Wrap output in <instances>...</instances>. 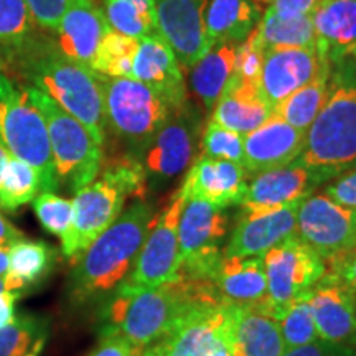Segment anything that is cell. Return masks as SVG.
<instances>
[{"mask_svg":"<svg viewBox=\"0 0 356 356\" xmlns=\"http://www.w3.org/2000/svg\"><path fill=\"white\" fill-rule=\"evenodd\" d=\"M208 300H221L211 282L181 273L170 282L152 289L122 282L104 300L99 335L115 333L145 350L162 340L191 307Z\"/></svg>","mask_w":356,"mask_h":356,"instance_id":"cell-1","label":"cell"},{"mask_svg":"<svg viewBox=\"0 0 356 356\" xmlns=\"http://www.w3.org/2000/svg\"><path fill=\"white\" fill-rule=\"evenodd\" d=\"M19 71L29 86L37 88L76 118L97 144H106V115L101 76L88 66L70 60L56 43L32 38L3 60Z\"/></svg>","mask_w":356,"mask_h":356,"instance_id":"cell-2","label":"cell"},{"mask_svg":"<svg viewBox=\"0 0 356 356\" xmlns=\"http://www.w3.org/2000/svg\"><path fill=\"white\" fill-rule=\"evenodd\" d=\"M155 216L152 203L136 202L84 249L74 261L70 277L74 302H104L121 286L136 264Z\"/></svg>","mask_w":356,"mask_h":356,"instance_id":"cell-3","label":"cell"},{"mask_svg":"<svg viewBox=\"0 0 356 356\" xmlns=\"http://www.w3.org/2000/svg\"><path fill=\"white\" fill-rule=\"evenodd\" d=\"M149 193L145 173L131 154L102 162L99 175L73 198V226L61 239V251L71 261L109 228L122 213L127 197L145 200Z\"/></svg>","mask_w":356,"mask_h":356,"instance_id":"cell-4","label":"cell"},{"mask_svg":"<svg viewBox=\"0 0 356 356\" xmlns=\"http://www.w3.org/2000/svg\"><path fill=\"white\" fill-rule=\"evenodd\" d=\"M296 160L328 177L356 168V68L350 60L332 66V89L305 134Z\"/></svg>","mask_w":356,"mask_h":356,"instance_id":"cell-5","label":"cell"},{"mask_svg":"<svg viewBox=\"0 0 356 356\" xmlns=\"http://www.w3.org/2000/svg\"><path fill=\"white\" fill-rule=\"evenodd\" d=\"M0 140L12 157L32 165L42 178L43 191L60 186L42 111L30 99L24 84L12 83L0 70Z\"/></svg>","mask_w":356,"mask_h":356,"instance_id":"cell-6","label":"cell"},{"mask_svg":"<svg viewBox=\"0 0 356 356\" xmlns=\"http://www.w3.org/2000/svg\"><path fill=\"white\" fill-rule=\"evenodd\" d=\"M30 99L42 111L47 122L58 181H65L71 191L88 186L99 175L104 152L76 118L61 109L37 88L24 84Z\"/></svg>","mask_w":356,"mask_h":356,"instance_id":"cell-7","label":"cell"},{"mask_svg":"<svg viewBox=\"0 0 356 356\" xmlns=\"http://www.w3.org/2000/svg\"><path fill=\"white\" fill-rule=\"evenodd\" d=\"M101 76L106 127L136 154L173 111L157 92L134 78Z\"/></svg>","mask_w":356,"mask_h":356,"instance_id":"cell-8","label":"cell"},{"mask_svg":"<svg viewBox=\"0 0 356 356\" xmlns=\"http://www.w3.org/2000/svg\"><path fill=\"white\" fill-rule=\"evenodd\" d=\"M202 140V118L186 102L173 111L163 126L131 154L140 163L150 188H163L193 163Z\"/></svg>","mask_w":356,"mask_h":356,"instance_id":"cell-9","label":"cell"},{"mask_svg":"<svg viewBox=\"0 0 356 356\" xmlns=\"http://www.w3.org/2000/svg\"><path fill=\"white\" fill-rule=\"evenodd\" d=\"M228 234L225 208L188 197L178 221V273L210 282Z\"/></svg>","mask_w":356,"mask_h":356,"instance_id":"cell-10","label":"cell"},{"mask_svg":"<svg viewBox=\"0 0 356 356\" xmlns=\"http://www.w3.org/2000/svg\"><path fill=\"white\" fill-rule=\"evenodd\" d=\"M231 310L222 300L191 307L162 340L149 346L154 356H233L229 346Z\"/></svg>","mask_w":356,"mask_h":356,"instance_id":"cell-11","label":"cell"},{"mask_svg":"<svg viewBox=\"0 0 356 356\" xmlns=\"http://www.w3.org/2000/svg\"><path fill=\"white\" fill-rule=\"evenodd\" d=\"M267 280V297L275 312L310 291L327 273L323 257L297 236L259 256Z\"/></svg>","mask_w":356,"mask_h":356,"instance_id":"cell-12","label":"cell"},{"mask_svg":"<svg viewBox=\"0 0 356 356\" xmlns=\"http://www.w3.org/2000/svg\"><path fill=\"white\" fill-rule=\"evenodd\" d=\"M188 198L185 185L181 184L165 208L157 213L149 236L145 238L129 277V286L152 289L167 284L178 275V221Z\"/></svg>","mask_w":356,"mask_h":356,"instance_id":"cell-13","label":"cell"},{"mask_svg":"<svg viewBox=\"0 0 356 356\" xmlns=\"http://www.w3.org/2000/svg\"><path fill=\"white\" fill-rule=\"evenodd\" d=\"M296 236L317 251L325 262L356 249V210L341 207L323 191L302 200Z\"/></svg>","mask_w":356,"mask_h":356,"instance_id":"cell-14","label":"cell"},{"mask_svg":"<svg viewBox=\"0 0 356 356\" xmlns=\"http://www.w3.org/2000/svg\"><path fill=\"white\" fill-rule=\"evenodd\" d=\"M328 181L320 170L293 160L289 165L261 172L248 180L241 211H269L300 203Z\"/></svg>","mask_w":356,"mask_h":356,"instance_id":"cell-15","label":"cell"},{"mask_svg":"<svg viewBox=\"0 0 356 356\" xmlns=\"http://www.w3.org/2000/svg\"><path fill=\"white\" fill-rule=\"evenodd\" d=\"M207 7L208 0H155L159 33L170 44L184 71L210 51L204 32Z\"/></svg>","mask_w":356,"mask_h":356,"instance_id":"cell-16","label":"cell"},{"mask_svg":"<svg viewBox=\"0 0 356 356\" xmlns=\"http://www.w3.org/2000/svg\"><path fill=\"white\" fill-rule=\"evenodd\" d=\"M132 78L157 92L172 111L181 109L188 102L184 70L170 44L159 32L139 40L132 65Z\"/></svg>","mask_w":356,"mask_h":356,"instance_id":"cell-17","label":"cell"},{"mask_svg":"<svg viewBox=\"0 0 356 356\" xmlns=\"http://www.w3.org/2000/svg\"><path fill=\"white\" fill-rule=\"evenodd\" d=\"M309 304L320 340L356 345V296L340 279L325 273L309 291Z\"/></svg>","mask_w":356,"mask_h":356,"instance_id":"cell-18","label":"cell"},{"mask_svg":"<svg viewBox=\"0 0 356 356\" xmlns=\"http://www.w3.org/2000/svg\"><path fill=\"white\" fill-rule=\"evenodd\" d=\"M323 61L317 47L266 50L259 89L267 104L273 109L277 108L287 96L317 76Z\"/></svg>","mask_w":356,"mask_h":356,"instance_id":"cell-19","label":"cell"},{"mask_svg":"<svg viewBox=\"0 0 356 356\" xmlns=\"http://www.w3.org/2000/svg\"><path fill=\"white\" fill-rule=\"evenodd\" d=\"M299 204L293 203L269 211H241L222 254L236 257L262 256L269 249L287 241L296 236Z\"/></svg>","mask_w":356,"mask_h":356,"instance_id":"cell-20","label":"cell"},{"mask_svg":"<svg viewBox=\"0 0 356 356\" xmlns=\"http://www.w3.org/2000/svg\"><path fill=\"white\" fill-rule=\"evenodd\" d=\"M304 145L305 132L273 114L261 127L244 136L243 167L248 177H252L289 165L302 154Z\"/></svg>","mask_w":356,"mask_h":356,"instance_id":"cell-21","label":"cell"},{"mask_svg":"<svg viewBox=\"0 0 356 356\" xmlns=\"http://www.w3.org/2000/svg\"><path fill=\"white\" fill-rule=\"evenodd\" d=\"M111 26L95 0H73L56 29L58 50L92 70L102 38Z\"/></svg>","mask_w":356,"mask_h":356,"instance_id":"cell-22","label":"cell"},{"mask_svg":"<svg viewBox=\"0 0 356 356\" xmlns=\"http://www.w3.org/2000/svg\"><path fill=\"white\" fill-rule=\"evenodd\" d=\"M248 172L229 160H213L198 155L185 175L184 185L188 197L204 200L220 208L243 202L248 188Z\"/></svg>","mask_w":356,"mask_h":356,"instance_id":"cell-23","label":"cell"},{"mask_svg":"<svg viewBox=\"0 0 356 356\" xmlns=\"http://www.w3.org/2000/svg\"><path fill=\"white\" fill-rule=\"evenodd\" d=\"M229 346L233 356H282L286 351L270 304L231 310Z\"/></svg>","mask_w":356,"mask_h":356,"instance_id":"cell-24","label":"cell"},{"mask_svg":"<svg viewBox=\"0 0 356 356\" xmlns=\"http://www.w3.org/2000/svg\"><path fill=\"white\" fill-rule=\"evenodd\" d=\"M222 302L236 307H256L269 304L267 280L259 256H225L218 262L210 277Z\"/></svg>","mask_w":356,"mask_h":356,"instance_id":"cell-25","label":"cell"},{"mask_svg":"<svg viewBox=\"0 0 356 356\" xmlns=\"http://www.w3.org/2000/svg\"><path fill=\"white\" fill-rule=\"evenodd\" d=\"M312 17L320 56L332 66L348 60L356 44V0H322Z\"/></svg>","mask_w":356,"mask_h":356,"instance_id":"cell-26","label":"cell"},{"mask_svg":"<svg viewBox=\"0 0 356 356\" xmlns=\"http://www.w3.org/2000/svg\"><path fill=\"white\" fill-rule=\"evenodd\" d=\"M273 114L274 109L261 95L259 84L239 81L231 76L210 119L244 137L261 127Z\"/></svg>","mask_w":356,"mask_h":356,"instance_id":"cell-27","label":"cell"},{"mask_svg":"<svg viewBox=\"0 0 356 356\" xmlns=\"http://www.w3.org/2000/svg\"><path fill=\"white\" fill-rule=\"evenodd\" d=\"M261 20L256 0H210L204 13L208 47L244 42Z\"/></svg>","mask_w":356,"mask_h":356,"instance_id":"cell-28","label":"cell"},{"mask_svg":"<svg viewBox=\"0 0 356 356\" xmlns=\"http://www.w3.org/2000/svg\"><path fill=\"white\" fill-rule=\"evenodd\" d=\"M236 47L238 44L225 43L211 48L207 55L200 58L197 63L186 71L190 73L188 81L191 91L208 113L215 109L218 99L233 76Z\"/></svg>","mask_w":356,"mask_h":356,"instance_id":"cell-29","label":"cell"},{"mask_svg":"<svg viewBox=\"0 0 356 356\" xmlns=\"http://www.w3.org/2000/svg\"><path fill=\"white\" fill-rule=\"evenodd\" d=\"M55 261V248L43 241L13 243L8 251V273L3 277L6 291L22 293L38 284L50 273Z\"/></svg>","mask_w":356,"mask_h":356,"instance_id":"cell-30","label":"cell"},{"mask_svg":"<svg viewBox=\"0 0 356 356\" xmlns=\"http://www.w3.org/2000/svg\"><path fill=\"white\" fill-rule=\"evenodd\" d=\"M332 89V63L325 60L322 68L312 81L287 96L277 108L274 114L282 118L284 121L291 124L299 131H309L312 122L315 121L320 111H322L325 101Z\"/></svg>","mask_w":356,"mask_h":356,"instance_id":"cell-31","label":"cell"},{"mask_svg":"<svg viewBox=\"0 0 356 356\" xmlns=\"http://www.w3.org/2000/svg\"><path fill=\"white\" fill-rule=\"evenodd\" d=\"M257 38L264 50L270 48H305L317 47L314 17H293L282 19L273 10L266 8L256 26Z\"/></svg>","mask_w":356,"mask_h":356,"instance_id":"cell-32","label":"cell"},{"mask_svg":"<svg viewBox=\"0 0 356 356\" xmlns=\"http://www.w3.org/2000/svg\"><path fill=\"white\" fill-rule=\"evenodd\" d=\"M42 193V178L32 165L8 154L0 178V210L15 211Z\"/></svg>","mask_w":356,"mask_h":356,"instance_id":"cell-33","label":"cell"},{"mask_svg":"<svg viewBox=\"0 0 356 356\" xmlns=\"http://www.w3.org/2000/svg\"><path fill=\"white\" fill-rule=\"evenodd\" d=\"M35 26L25 0H0V58L6 60L25 47Z\"/></svg>","mask_w":356,"mask_h":356,"instance_id":"cell-34","label":"cell"},{"mask_svg":"<svg viewBox=\"0 0 356 356\" xmlns=\"http://www.w3.org/2000/svg\"><path fill=\"white\" fill-rule=\"evenodd\" d=\"M139 40L126 37L111 29L102 38L92 71L108 78H132V65Z\"/></svg>","mask_w":356,"mask_h":356,"instance_id":"cell-35","label":"cell"},{"mask_svg":"<svg viewBox=\"0 0 356 356\" xmlns=\"http://www.w3.org/2000/svg\"><path fill=\"white\" fill-rule=\"evenodd\" d=\"M48 330L42 318L19 315L7 327L0 328V356L35 355L43 348Z\"/></svg>","mask_w":356,"mask_h":356,"instance_id":"cell-36","label":"cell"},{"mask_svg":"<svg viewBox=\"0 0 356 356\" xmlns=\"http://www.w3.org/2000/svg\"><path fill=\"white\" fill-rule=\"evenodd\" d=\"M280 333L287 348L309 345L318 340L317 328H315L314 315H312L309 304V292L293 299L291 304L275 312Z\"/></svg>","mask_w":356,"mask_h":356,"instance_id":"cell-37","label":"cell"},{"mask_svg":"<svg viewBox=\"0 0 356 356\" xmlns=\"http://www.w3.org/2000/svg\"><path fill=\"white\" fill-rule=\"evenodd\" d=\"M102 10L111 29L126 37L140 40L145 35L159 32L157 17L142 10L131 0H106Z\"/></svg>","mask_w":356,"mask_h":356,"instance_id":"cell-38","label":"cell"},{"mask_svg":"<svg viewBox=\"0 0 356 356\" xmlns=\"http://www.w3.org/2000/svg\"><path fill=\"white\" fill-rule=\"evenodd\" d=\"M33 211L37 215L40 225L48 233L65 239L73 226V200L63 198L55 191H43L33 200Z\"/></svg>","mask_w":356,"mask_h":356,"instance_id":"cell-39","label":"cell"},{"mask_svg":"<svg viewBox=\"0 0 356 356\" xmlns=\"http://www.w3.org/2000/svg\"><path fill=\"white\" fill-rule=\"evenodd\" d=\"M203 157L213 160H229L243 165L244 160V137L238 132L220 126L215 121H208L200 140Z\"/></svg>","mask_w":356,"mask_h":356,"instance_id":"cell-40","label":"cell"},{"mask_svg":"<svg viewBox=\"0 0 356 356\" xmlns=\"http://www.w3.org/2000/svg\"><path fill=\"white\" fill-rule=\"evenodd\" d=\"M264 47L257 38L256 29L251 35L236 47V61L233 78L239 81L259 84L262 60H264Z\"/></svg>","mask_w":356,"mask_h":356,"instance_id":"cell-41","label":"cell"},{"mask_svg":"<svg viewBox=\"0 0 356 356\" xmlns=\"http://www.w3.org/2000/svg\"><path fill=\"white\" fill-rule=\"evenodd\" d=\"M71 2L73 0H25L35 24L48 32H56L60 20L63 19Z\"/></svg>","mask_w":356,"mask_h":356,"instance_id":"cell-42","label":"cell"},{"mask_svg":"<svg viewBox=\"0 0 356 356\" xmlns=\"http://www.w3.org/2000/svg\"><path fill=\"white\" fill-rule=\"evenodd\" d=\"M323 193L341 207L356 210V168L333 177L323 186Z\"/></svg>","mask_w":356,"mask_h":356,"instance_id":"cell-43","label":"cell"},{"mask_svg":"<svg viewBox=\"0 0 356 356\" xmlns=\"http://www.w3.org/2000/svg\"><path fill=\"white\" fill-rule=\"evenodd\" d=\"M88 356H144V350L115 333H101L99 343Z\"/></svg>","mask_w":356,"mask_h":356,"instance_id":"cell-44","label":"cell"},{"mask_svg":"<svg viewBox=\"0 0 356 356\" xmlns=\"http://www.w3.org/2000/svg\"><path fill=\"white\" fill-rule=\"evenodd\" d=\"M282 356H356V348L348 345L330 343L318 338L309 345L287 348Z\"/></svg>","mask_w":356,"mask_h":356,"instance_id":"cell-45","label":"cell"},{"mask_svg":"<svg viewBox=\"0 0 356 356\" xmlns=\"http://www.w3.org/2000/svg\"><path fill=\"white\" fill-rule=\"evenodd\" d=\"M325 264H327V273L340 279L356 296V249L325 262Z\"/></svg>","mask_w":356,"mask_h":356,"instance_id":"cell-46","label":"cell"},{"mask_svg":"<svg viewBox=\"0 0 356 356\" xmlns=\"http://www.w3.org/2000/svg\"><path fill=\"white\" fill-rule=\"evenodd\" d=\"M320 2L322 0H274L267 8L282 19H293V17L314 15Z\"/></svg>","mask_w":356,"mask_h":356,"instance_id":"cell-47","label":"cell"},{"mask_svg":"<svg viewBox=\"0 0 356 356\" xmlns=\"http://www.w3.org/2000/svg\"><path fill=\"white\" fill-rule=\"evenodd\" d=\"M20 293L12 291L0 292V328L7 327L15 320V304Z\"/></svg>","mask_w":356,"mask_h":356,"instance_id":"cell-48","label":"cell"},{"mask_svg":"<svg viewBox=\"0 0 356 356\" xmlns=\"http://www.w3.org/2000/svg\"><path fill=\"white\" fill-rule=\"evenodd\" d=\"M24 239V233L15 228L10 221L6 220V216L0 213V246L10 248L13 243Z\"/></svg>","mask_w":356,"mask_h":356,"instance_id":"cell-49","label":"cell"},{"mask_svg":"<svg viewBox=\"0 0 356 356\" xmlns=\"http://www.w3.org/2000/svg\"><path fill=\"white\" fill-rule=\"evenodd\" d=\"M8 246H0V279H3L8 273Z\"/></svg>","mask_w":356,"mask_h":356,"instance_id":"cell-50","label":"cell"},{"mask_svg":"<svg viewBox=\"0 0 356 356\" xmlns=\"http://www.w3.org/2000/svg\"><path fill=\"white\" fill-rule=\"evenodd\" d=\"M131 2L136 3L137 7H140L142 10L154 13L155 15V0H131Z\"/></svg>","mask_w":356,"mask_h":356,"instance_id":"cell-51","label":"cell"},{"mask_svg":"<svg viewBox=\"0 0 356 356\" xmlns=\"http://www.w3.org/2000/svg\"><path fill=\"white\" fill-rule=\"evenodd\" d=\"M7 159H8V152H7L6 145H3V144H2V140H0V178H2L3 168H6Z\"/></svg>","mask_w":356,"mask_h":356,"instance_id":"cell-52","label":"cell"},{"mask_svg":"<svg viewBox=\"0 0 356 356\" xmlns=\"http://www.w3.org/2000/svg\"><path fill=\"white\" fill-rule=\"evenodd\" d=\"M348 60L351 61V63H353V66L356 68V44L353 47V50H351L350 56H348Z\"/></svg>","mask_w":356,"mask_h":356,"instance_id":"cell-53","label":"cell"},{"mask_svg":"<svg viewBox=\"0 0 356 356\" xmlns=\"http://www.w3.org/2000/svg\"><path fill=\"white\" fill-rule=\"evenodd\" d=\"M6 291V284H3V279H0V292Z\"/></svg>","mask_w":356,"mask_h":356,"instance_id":"cell-54","label":"cell"},{"mask_svg":"<svg viewBox=\"0 0 356 356\" xmlns=\"http://www.w3.org/2000/svg\"><path fill=\"white\" fill-rule=\"evenodd\" d=\"M256 2H261V3H267V6H269V3H273L274 0H256Z\"/></svg>","mask_w":356,"mask_h":356,"instance_id":"cell-55","label":"cell"},{"mask_svg":"<svg viewBox=\"0 0 356 356\" xmlns=\"http://www.w3.org/2000/svg\"><path fill=\"white\" fill-rule=\"evenodd\" d=\"M144 356H154V355H152V353H150V351L145 348V350H144Z\"/></svg>","mask_w":356,"mask_h":356,"instance_id":"cell-56","label":"cell"},{"mask_svg":"<svg viewBox=\"0 0 356 356\" xmlns=\"http://www.w3.org/2000/svg\"><path fill=\"white\" fill-rule=\"evenodd\" d=\"M25 356H37V355H25Z\"/></svg>","mask_w":356,"mask_h":356,"instance_id":"cell-57","label":"cell"},{"mask_svg":"<svg viewBox=\"0 0 356 356\" xmlns=\"http://www.w3.org/2000/svg\"><path fill=\"white\" fill-rule=\"evenodd\" d=\"M355 346H356V345H355Z\"/></svg>","mask_w":356,"mask_h":356,"instance_id":"cell-58","label":"cell"}]
</instances>
